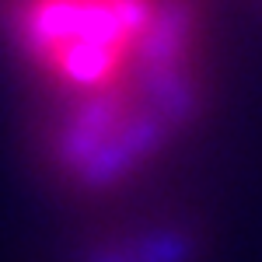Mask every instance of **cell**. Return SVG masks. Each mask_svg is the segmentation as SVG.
I'll return each mask as SVG.
<instances>
[{"label": "cell", "mask_w": 262, "mask_h": 262, "mask_svg": "<svg viewBox=\"0 0 262 262\" xmlns=\"http://www.w3.org/2000/svg\"><path fill=\"white\" fill-rule=\"evenodd\" d=\"M0 35L32 105H74L203 63L200 0H0Z\"/></svg>", "instance_id": "obj_1"}, {"label": "cell", "mask_w": 262, "mask_h": 262, "mask_svg": "<svg viewBox=\"0 0 262 262\" xmlns=\"http://www.w3.org/2000/svg\"><path fill=\"white\" fill-rule=\"evenodd\" d=\"M185 259V245L179 231L168 224H137V227H122L112 231L108 238H101L88 248L84 262H182Z\"/></svg>", "instance_id": "obj_2"}]
</instances>
